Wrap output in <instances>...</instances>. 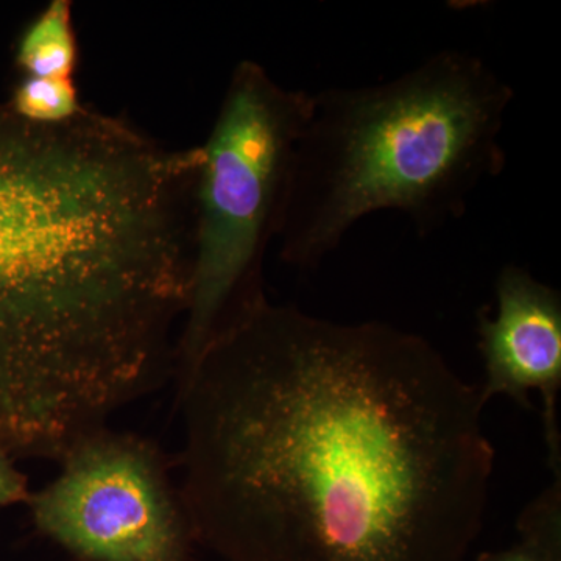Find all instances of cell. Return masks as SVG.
<instances>
[{"instance_id":"6da1fadb","label":"cell","mask_w":561,"mask_h":561,"mask_svg":"<svg viewBox=\"0 0 561 561\" xmlns=\"http://www.w3.org/2000/svg\"><path fill=\"white\" fill-rule=\"evenodd\" d=\"M176 401L181 502L225 561H468L481 535L489 401L419 334L265 298Z\"/></svg>"},{"instance_id":"7a4b0ae2","label":"cell","mask_w":561,"mask_h":561,"mask_svg":"<svg viewBox=\"0 0 561 561\" xmlns=\"http://www.w3.org/2000/svg\"><path fill=\"white\" fill-rule=\"evenodd\" d=\"M515 91L489 62L442 50L397 79L312 94L276 242L313 271L354 225L398 210L420 236L460 219L505 169L501 135Z\"/></svg>"},{"instance_id":"3957f363","label":"cell","mask_w":561,"mask_h":561,"mask_svg":"<svg viewBox=\"0 0 561 561\" xmlns=\"http://www.w3.org/2000/svg\"><path fill=\"white\" fill-rule=\"evenodd\" d=\"M311 111L312 94L283 87L260 62L232 70L201 147L190 297L173 354L176 390L214 337L267 298L262 264Z\"/></svg>"},{"instance_id":"277c9868","label":"cell","mask_w":561,"mask_h":561,"mask_svg":"<svg viewBox=\"0 0 561 561\" xmlns=\"http://www.w3.org/2000/svg\"><path fill=\"white\" fill-rule=\"evenodd\" d=\"M58 463L25 502L44 537L80 561H190V522L153 442L103 426Z\"/></svg>"},{"instance_id":"5b68a950","label":"cell","mask_w":561,"mask_h":561,"mask_svg":"<svg viewBox=\"0 0 561 561\" xmlns=\"http://www.w3.org/2000/svg\"><path fill=\"white\" fill-rule=\"evenodd\" d=\"M496 316L479 312V350L485 364L486 401L502 394L531 409L529 394L542 400L549 467L561 476V435L557 398L561 389V297L518 265H505L496 279Z\"/></svg>"},{"instance_id":"8992f818","label":"cell","mask_w":561,"mask_h":561,"mask_svg":"<svg viewBox=\"0 0 561 561\" xmlns=\"http://www.w3.org/2000/svg\"><path fill=\"white\" fill-rule=\"evenodd\" d=\"M16 58L25 77L73 79L80 47L69 0H51L28 24L21 36Z\"/></svg>"},{"instance_id":"52a82bcc","label":"cell","mask_w":561,"mask_h":561,"mask_svg":"<svg viewBox=\"0 0 561 561\" xmlns=\"http://www.w3.org/2000/svg\"><path fill=\"white\" fill-rule=\"evenodd\" d=\"M518 545L476 561H561V482L553 481L519 516Z\"/></svg>"},{"instance_id":"ba28073f","label":"cell","mask_w":561,"mask_h":561,"mask_svg":"<svg viewBox=\"0 0 561 561\" xmlns=\"http://www.w3.org/2000/svg\"><path fill=\"white\" fill-rule=\"evenodd\" d=\"M84 108L76 79L25 77L14 91L10 110L32 124L61 125L76 119Z\"/></svg>"},{"instance_id":"9c48e42d","label":"cell","mask_w":561,"mask_h":561,"mask_svg":"<svg viewBox=\"0 0 561 561\" xmlns=\"http://www.w3.org/2000/svg\"><path fill=\"white\" fill-rule=\"evenodd\" d=\"M32 491L27 478L13 463V457L0 451V507L27 502Z\"/></svg>"}]
</instances>
